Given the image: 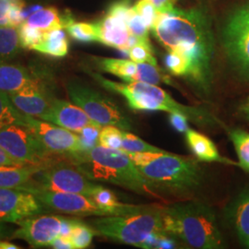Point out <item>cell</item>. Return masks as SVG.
I'll use <instances>...</instances> for the list:
<instances>
[{
	"mask_svg": "<svg viewBox=\"0 0 249 249\" xmlns=\"http://www.w3.org/2000/svg\"><path fill=\"white\" fill-rule=\"evenodd\" d=\"M64 217L53 215H36L19 221L18 228L12 237L27 242L33 248H47L61 235Z\"/></svg>",
	"mask_w": 249,
	"mask_h": 249,
	"instance_id": "obj_13",
	"label": "cell"
},
{
	"mask_svg": "<svg viewBox=\"0 0 249 249\" xmlns=\"http://www.w3.org/2000/svg\"><path fill=\"white\" fill-rule=\"evenodd\" d=\"M33 193L48 209L75 216H114L134 213L147 210L149 205L123 204L108 208L98 204L91 196L78 193L52 192L36 188H23Z\"/></svg>",
	"mask_w": 249,
	"mask_h": 249,
	"instance_id": "obj_8",
	"label": "cell"
},
{
	"mask_svg": "<svg viewBox=\"0 0 249 249\" xmlns=\"http://www.w3.org/2000/svg\"><path fill=\"white\" fill-rule=\"evenodd\" d=\"M241 112L249 121V98L248 99V101L245 104L242 105Z\"/></svg>",
	"mask_w": 249,
	"mask_h": 249,
	"instance_id": "obj_46",
	"label": "cell"
},
{
	"mask_svg": "<svg viewBox=\"0 0 249 249\" xmlns=\"http://www.w3.org/2000/svg\"><path fill=\"white\" fill-rule=\"evenodd\" d=\"M70 44L65 29H54L45 32L35 51L53 57H64L69 53Z\"/></svg>",
	"mask_w": 249,
	"mask_h": 249,
	"instance_id": "obj_24",
	"label": "cell"
},
{
	"mask_svg": "<svg viewBox=\"0 0 249 249\" xmlns=\"http://www.w3.org/2000/svg\"><path fill=\"white\" fill-rule=\"evenodd\" d=\"M9 96L22 114L37 118L45 114L53 100L45 87H30Z\"/></svg>",
	"mask_w": 249,
	"mask_h": 249,
	"instance_id": "obj_19",
	"label": "cell"
},
{
	"mask_svg": "<svg viewBox=\"0 0 249 249\" xmlns=\"http://www.w3.org/2000/svg\"><path fill=\"white\" fill-rule=\"evenodd\" d=\"M21 45L18 29L15 27L0 26V63H9L18 56Z\"/></svg>",
	"mask_w": 249,
	"mask_h": 249,
	"instance_id": "obj_25",
	"label": "cell"
},
{
	"mask_svg": "<svg viewBox=\"0 0 249 249\" xmlns=\"http://www.w3.org/2000/svg\"><path fill=\"white\" fill-rule=\"evenodd\" d=\"M102 127L103 125L93 123L85 126L80 133H78L85 151H89L98 145L99 134Z\"/></svg>",
	"mask_w": 249,
	"mask_h": 249,
	"instance_id": "obj_37",
	"label": "cell"
},
{
	"mask_svg": "<svg viewBox=\"0 0 249 249\" xmlns=\"http://www.w3.org/2000/svg\"><path fill=\"white\" fill-rule=\"evenodd\" d=\"M66 160L50 162L37 172L25 187L52 192L78 193L91 196L99 187L90 180L73 160L66 155Z\"/></svg>",
	"mask_w": 249,
	"mask_h": 249,
	"instance_id": "obj_7",
	"label": "cell"
},
{
	"mask_svg": "<svg viewBox=\"0 0 249 249\" xmlns=\"http://www.w3.org/2000/svg\"><path fill=\"white\" fill-rule=\"evenodd\" d=\"M121 150L125 152H160V153L167 152L162 149L145 142L136 135L126 132L124 130L123 131Z\"/></svg>",
	"mask_w": 249,
	"mask_h": 249,
	"instance_id": "obj_30",
	"label": "cell"
},
{
	"mask_svg": "<svg viewBox=\"0 0 249 249\" xmlns=\"http://www.w3.org/2000/svg\"><path fill=\"white\" fill-rule=\"evenodd\" d=\"M24 123L45 149L53 154L72 155L85 151L79 135L75 132L27 115L24 116Z\"/></svg>",
	"mask_w": 249,
	"mask_h": 249,
	"instance_id": "obj_12",
	"label": "cell"
},
{
	"mask_svg": "<svg viewBox=\"0 0 249 249\" xmlns=\"http://www.w3.org/2000/svg\"><path fill=\"white\" fill-rule=\"evenodd\" d=\"M129 58L137 63H150L157 65L150 41H137L127 51Z\"/></svg>",
	"mask_w": 249,
	"mask_h": 249,
	"instance_id": "obj_32",
	"label": "cell"
},
{
	"mask_svg": "<svg viewBox=\"0 0 249 249\" xmlns=\"http://www.w3.org/2000/svg\"><path fill=\"white\" fill-rule=\"evenodd\" d=\"M30 87H45L41 76L29 71L26 68L10 63H0V90L8 94Z\"/></svg>",
	"mask_w": 249,
	"mask_h": 249,
	"instance_id": "obj_18",
	"label": "cell"
},
{
	"mask_svg": "<svg viewBox=\"0 0 249 249\" xmlns=\"http://www.w3.org/2000/svg\"><path fill=\"white\" fill-rule=\"evenodd\" d=\"M69 35L80 43L99 42L98 29L96 22H72L66 28Z\"/></svg>",
	"mask_w": 249,
	"mask_h": 249,
	"instance_id": "obj_28",
	"label": "cell"
},
{
	"mask_svg": "<svg viewBox=\"0 0 249 249\" xmlns=\"http://www.w3.org/2000/svg\"><path fill=\"white\" fill-rule=\"evenodd\" d=\"M0 146L10 157L23 164L45 166L52 162L50 151L45 149L25 125H11L0 129Z\"/></svg>",
	"mask_w": 249,
	"mask_h": 249,
	"instance_id": "obj_11",
	"label": "cell"
},
{
	"mask_svg": "<svg viewBox=\"0 0 249 249\" xmlns=\"http://www.w3.org/2000/svg\"><path fill=\"white\" fill-rule=\"evenodd\" d=\"M159 13H167L176 9L178 0H150Z\"/></svg>",
	"mask_w": 249,
	"mask_h": 249,
	"instance_id": "obj_42",
	"label": "cell"
},
{
	"mask_svg": "<svg viewBox=\"0 0 249 249\" xmlns=\"http://www.w3.org/2000/svg\"><path fill=\"white\" fill-rule=\"evenodd\" d=\"M17 29L21 47L30 50H35V48L40 44L43 36L45 35V32L38 30L35 27L30 26L24 21Z\"/></svg>",
	"mask_w": 249,
	"mask_h": 249,
	"instance_id": "obj_31",
	"label": "cell"
},
{
	"mask_svg": "<svg viewBox=\"0 0 249 249\" xmlns=\"http://www.w3.org/2000/svg\"><path fill=\"white\" fill-rule=\"evenodd\" d=\"M49 210L33 193L18 188L0 187V223H17Z\"/></svg>",
	"mask_w": 249,
	"mask_h": 249,
	"instance_id": "obj_14",
	"label": "cell"
},
{
	"mask_svg": "<svg viewBox=\"0 0 249 249\" xmlns=\"http://www.w3.org/2000/svg\"><path fill=\"white\" fill-rule=\"evenodd\" d=\"M24 116L14 106L9 94L0 90V129L11 125H25Z\"/></svg>",
	"mask_w": 249,
	"mask_h": 249,
	"instance_id": "obj_26",
	"label": "cell"
},
{
	"mask_svg": "<svg viewBox=\"0 0 249 249\" xmlns=\"http://www.w3.org/2000/svg\"><path fill=\"white\" fill-rule=\"evenodd\" d=\"M39 119L57 124L77 134L85 126L96 123L74 103L59 99H53L48 110Z\"/></svg>",
	"mask_w": 249,
	"mask_h": 249,
	"instance_id": "obj_16",
	"label": "cell"
},
{
	"mask_svg": "<svg viewBox=\"0 0 249 249\" xmlns=\"http://www.w3.org/2000/svg\"><path fill=\"white\" fill-rule=\"evenodd\" d=\"M222 41L231 67L249 81V3L232 10L227 17Z\"/></svg>",
	"mask_w": 249,
	"mask_h": 249,
	"instance_id": "obj_10",
	"label": "cell"
},
{
	"mask_svg": "<svg viewBox=\"0 0 249 249\" xmlns=\"http://www.w3.org/2000/svg\"><path fill=\"white\" fill-rule=\"evenodd\" d=\"M170 123L180 133H186L188 130L187 116L178 114V113H171L170 114Z\"/></svg>",
	"mask_w": 249,
	"mask_h": 249,
	"instance_id": "obj_41",
	"label": "cell"
},
{
	"mask_svg": "<svg viewBox=\"0 0 249 249\" xmlns=\"http://www.w3.org/2000/svg\"><path fill=\"white\" fill-rule=\"evenodd\" d=\"M150 187L160 196H187L203 182V172L192 158L160 153L147 164L138 166Z\"/></svg>",
	"mask_w": 249,
	"mask_h": 249,
	"instance_id": "obj_4",
	"label": "cell"
},
{
	"mask_svg": "<svg viewBox=\"0 0 249 249\" xmlns=\"http://www.w3.org/2000/svg\"><path fill=\"white\" fill-rule=\"evenodd\" d=\"M133 9L129 0H117L109 6L107 14L123 18L127 22Z\"/></svg>",
	"mask_w": 249,
	"mask_h": 249,
	"instance_id": "obj_40",
	"label": "cell"
},
{
	"mask_svg": "<svg viewBox=\"0 0 249 249\" xmlns=\"http://www.w3.org/2000/svg\"><path fill=\"white\" fill-rule=\"evenodd\" d=\"M67 89L72 103L80 107L97 124L115 125L124 131L133 129L131 122L121 109L101 92L77 81H70Z\"/></svg>",
	"mask_w": 249,
	"mask_h": 249,
	"instance_id": "obj_9",
	"label": "cell"
},
{
	"mask_svg": "<svg viewBox=\"0 0 249 249\" xmlns=\"http://www.w3.org/2000/svg\"><path fill=\"white\" fill-rule=\"evenodd\" d=\"M151 31L168 52L186 57L188 63L186 79L200 93L208 95L213 84L215 53L213 22L208 9L194 7L159 13Z\"/></svg>",
	"mask_w": 249,
	"mask_h": 249,
	"instance_id": "obj_1",
	"label": "cell"
},
{
	"mask_svg": "<svg viewBox=\"0 0 249 249\" xmlns=\"http://www.w3.org/2000/svg\"><path fill=\"white\" fill-rule=\"evenodd\" d=\"M74 21L75 20L70 11L66 10L64 13H60L58 9L53 7L36 10L24 20L28 25L35 27L45 33L54 29L66 30V28Z\"/></svg>",
	"mask_w": 249,
	"mask_h": 249,
	"instance_id": "obj_21",
	"label": "cell"
},
{
	"mask_svg": "<svg viewBox=\"0 0 249 249\" xmlns=\"http://www.w3.org/2000/svg\"><path fill=\"white\" fill-rule=\"evenodd\" d=\"M229 137L237 156L239 158V166L249 172V133L239 128L229 131Z\"/></svg>",
	"mask_w": 249,
	"mask_h": 249,
	"instance_id": "obj_27",
	"label": "cell"
},
{
	"mask_svg": "<svg viewBox=\"0 0 249 249\" xmlns=\"http://www.w3.org/2000/svg\"><path fill=\"white\" fill-rule=\"evenodd\" d=\"M123 131L115 125H105L99 134L98 145L103 147L121 150Z\"/></svg>",
	"mask_w": 249,
	"mask_h": 249,
	"instance_id": "obj_33",
	"label": "cell"
},
{
	"mask_svg": "<svg viewBox=\"0 0 249 249\" xmlns=\"http://www.w3.org/2000/svg\"><path fill=\"white\" fill-rule=\"evenodd\" d=\"M165 67L174 76L186 78L188 63L185 56L176 52H168L164 59Z\"/></svg>",
	"mask_w": 249,
	"mask_h": 249,
	"instance_id": "obj_34",
	"label": "cell"
},
{
	"mask_svg": "<svg viewBox=\"0 0 249 249\" xmlns=\"http://www.w3.org/2000/svg\"><path fill=\"white\" fill-rule=\"evenodd\" d=\"M68 156L92 181H103L139 195L164 199L150 187L125 151L97 145L89 151Z\"/></svg>",
	"mask_w": 249,
	"mask_h": 249,
	"instance_id": "obj_2",
	"label": "cell"
},
{
	"mask_svg": "<svg viewBox=\"0 0 249 249\" xmlns=\"http://www.w3.org/2000/svg\"><path fill=\"white\" fill-rule=\"evenodd\" d=\"M3 232H4V226L0 223V237L3 235Z\"/></svg>",
	"mask_w": 249,
	"mask_h": 249,
	"instance_id": "obj_47",
	"label": "cell"
},
{
	"mask_svg": "<svg viewBox=\"0 0 249 249\" xmlns=\"http://www.w3.org/2000/svg\"><path fill=\"white\" fill-rule=\"evenodd\" d=\"M134 9V7H133ZM127 26L131 35L138 41H150L149 40V30L143 18L133 9L130 17L127 20Z\"/></svg>",
	"mask_w": 249,
	"mask_h": 249,
	"instance_id": "obj_35",
	"label": "cell"
},
{
	"mask_svg": "<svg viewBox=\"0 0 249 249\" xmlns=\"http://www.w3.org/2000/svg\"><path fill=\"white\" fill-rule=\"evenodd\" d=\"M98 29L99 43L114 47L127 53L128 49L138 41L123 18L107 14L96 22Z\"/></svg>",
	"mask_w": 249,
	"mask_h": 249,
	"instance_id": "obj_17",
	"label": "cell"
},
{
	"mask_svg": "<svg viewBox=\"0 0 249 249\" xmlns=\"http://www.w3.org/2000/svg\"><path fill=\"white\" fill-rule=\"evenodd\" d=\"M91 76L106 89L122 95L128 107L136 111H164L178 113L187 116V119L196 124H213L216 118L201 108L187 107L177 102L169 93L157 85L141 81L118 83L107 80L103 76L90 73Z\"/></svg>",
	"mask_w": 249,
	"mask_h": 249,
	"instance_id": "obj_5",
	"label": "cell"
},
{
	"mask_svg": "<svg viewBox=\"0 0 249 249\" xmlns=\"http://www.w3.org/2000/svg\"><path fill=\"white\" fill-rule=\"evenodd\" d=\"M95 231L91 226L87 225L76 219V222L73 225L71 232L70 234V238L73 243L74 249H83L89 248Z\"/></svg>",
	"mask_w": 249,
	"mask_h": 249,
	"instance_id": "obj_29",
	"label": "cell"
},
{
	"mask_svg": "<svg viewBox=\"0 0 249 249\" xmlns=\"http://www.w3.org/2000/svg\"><path fill=\"white\" fill-rule=\"evenodd\" d=\"M50 248L55 249H75L73 243L69 236L60 235L57 238H55L51 244Z\"/></svg>",
	"mask_w": 249,
	"mask_h": 249,
	"instance_id": "obj_43",
	"label": "cell"
},
{
	"mask_svg": "<svg viewBox=\"0 0 249 249\" xmlns=\"http://www.w3.org/2000/svg\"><path fill=\"white\" fill-rule=\"evenodd\" d=\"M136 12L143 18L147 26L150 28L155 24L157 18L159 17V12L157 11L154 5L150 0H140L133 6Z\"/></svg>",
	"mask_w": 249,
	"mask_h": 249,
	"instance_id": "obj_36",
	"label": "cell"
},
{
	"mask_svg": "<svg viewBox=\"0 0 249 249\" xmlns=\"http://www.w3.org/2000/svg\"><path fill=\"white\" fill-rule=\"evenodd\" d=\"M91 197L98 204L102 205L104 207H108V208H115L123 204L117 200V197L114 194V192H112L110 189L106 188L101 185H99L96 190L93 192Z\"/></svg>",
	"mask_w": 249,
	"mask_h": 249,
	"instance_id": "obj_39",
	"label": "cell"
},
{
	"mask_svg": "<svg viewBox=\"0 0 249 249\" xmlns=\"http://www.w3.org/2000/svg\"><path fill=\"white\" fill-rule=\"evenodd\" d=\"M186 139L189 148L193 151L194 155L198 160L204 161H218L223 164L239 166V162H234L233 160L221 156L214 143L204 135L188 128V130L186 132Z\"/></svg>",
	"mask_w": 249,
	"mask_h": 249,
	"instance_id": "obj_22",
	"label": "cell"
},
{
	"mask_svg": "<svg viewBox=\"0 0 249 249\" xmlns=\"http://www.w3.org/2000/svg\"><path fill=\"white\" fill-rule=\"evenodd\" d=\"M20 248L8 241L0 240V249H19Z\"/></svg>",
	"mask_w": 249,
	"mask_h": 249,
	"instance_id": "obj_45",
	"label": "cell"
},
{
	"mask_svg": "<svg viewBox=\"0 0 249 249\" xmlns=\"http://www.w3.org/2000/svg\"><path fill=\"white\" fill-rule=\"evenodd\" d=\"M227 218L243 246L249 249V187L241 192L226 209Z\"/></svg>",
	"mask_w": 249,
	"mask_h": 249,
	"instance_id": "obj_20",
	"label": "cell"
},
{
	"mask_svg": "<svg viewBox=\"0 0 249 249\" xmlns=\"http://www.w3.org/2000/svg\"><path fill=\"white\" fill-rule=\"evenodd\" d=\"M162 206L151 204L147 210L114 216H101L89 223L95 232L107 238L142 249L152 233L164 232Z\"/></svg>",
	"mask_w": 249,
	"mask_h": 249,
	"instance_id": "obj_6",
	"label": "cell"
},
{
	"mask_svg": "<svg viewBox=\"0 0 249 249\" xmlns=\"http://www.w3.org/2000/svg\"><path fill=\"white\" fill-rule=\"evenodd\" d=\"M97 62L102 71L115 75L125 82L141 81L152 84L159 77L157 68L150 63H137L131 59L108 57L97 58Z\"/></svg>",
	"mask_w": 249,
	"mask_h": 249,
	"instance_id": "obj_15",
	"label": "cell"
},
{
	"mask_svg": "<svg viewBox=\"0 0 249 249\" xmlns=\"http://www.w3.org/2000/svg\"><path fill=\"white\" fill-rule=\"evenodd\" d=\"M42 167L44 166L32 164L0 166V187L21 188L25 187Z\"/></svg>",
	"mask_w": 249,
	"mask_h": 249,
	"instance_id": "obj_23",
	"label": "cell"
},
{
	"mask_svg": "<svg viewBox=\"0 0 249 249\" xmlns=\"http://www.w3.org/2000/svg\"><path fill=\"white\" fill-rule=\"evenodd\" d=\"M163 231L193 249L223 248L216 215L207 205L187 202L162 207Z\"/></svg>",
	"mask_w": 249,
	"mask_h": 249,
	"instance_id": "obj_3",
	"label": "cell"
},
{
	"mask_svg": "<svg viewBox=\"0 0 249 249\" xmlns=\"http://www.w3.org/2000/svg\"><path fill=\"white\" fill-rule=\"evenodd\" d=\"M6 165H24V164L18 162L17 160H14L12 157H10L9 153L0 146V166H6Z\"/></svg>",
	"mask_w": 249,
	"mask_h": 249,
	"instance_id": "obj_44",
	"label": "cell"
},
{
	"mask_svg": "<svg viewBox=\"0 0 249 249\" xmlns=\"http://www.w3.org/2000/svg\"><path fill=\"white\" fill-rule=\"evenodd\" d=\"M25 9L26 8L24 0H11L8 12L9 26L18 28L25 20Z\"/></svg>",
	"mask_w": 249,
	"mask_h": 249,
	"instance_id": "obj_38",
	"label": "cell"
}]
</instances>
